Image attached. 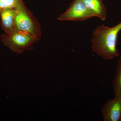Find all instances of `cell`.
Returning a JSON list of instances; mask_svg holds the SVG:
<instances>
[{
  "label": "cell",
  "instance_id": "obj_1",
  "mask_svg": "<svg viewBox=\"0 0 121 121\" xmlns=\"http://www.w3.org/2000/svg\"><path fill=\"white\" fill-rule=\"evenodd\" d=\"M121 30V22L112 27L104 25L97 27L93 32L91 50L105 60L119 56L117 48L118 35Z\"/></svg>",
  "mask_w": 121,
  "mask_h": 121
},
{
  "label": "cell",
  "instance_id": "obj_2",
  "mask_svg": "<svg viewBox=\"0 0 121 121\" xmlns=\"http://www.w3.org/2000/svg\"><path fill=\"white\" fill-rule=\"evenodd\" d=\"M39 37L28 33L14 29L2 34L1 40L4 46L17 54L32 49L33 45L39 40Z\"/></svg>",
  "mask_w": 121,
  "mask_h": 121
},
{
  "label": "cell",
  "instance_id": "obj_3",
  "mask_svg": "<svg viewBox=\"0 0 121 121\" xmlns=\"http://www.w3.org/2000/svg\"><path fill=\"white\" fill-rule=\"evenodd\" d=\"M15 9V29L25 32L39 37L41 36L40 25L21 0Z\"/></svg>",
  "mask_w": 121,
  "mask_h": 121
},
{
  "label": "cell",
  "instance_id": "obj_4",
  "mask_svg": "<svg viewBox=\"0 0 121 121\" xmlns=\"http://www.w3.org/2000/svg\"><path fill=\"white\" fill-rule=\"evenodd\" d=\"M95 17L81 0H73L69 8L58 18L61 21H83Z\"/></svg>",
  "mask_w": 121,
  "mask_h": 121
},
{
  "label": "cell",
  "instance_id": "obj_5",
  "mask_svg": "<svg viewBox=\"0 0 121 121\" xmlns=\"http://www.w3.org/2000/svg\"><path fill=\"white\" fill-rule=\"evenodd\" d=\"M101 112L104 121H121V96L107 101Z\"/></svg>",
  "mask_w": 121,
  "mask_h": 121
},
{
  "label": "cell",
  "instance_id": "obj_6",
  "mask_svg": "<svg viewBox=\"0 0 121 121\" xmlns=\"http://www.w3.org/2000/svg\"><path fill=\"white\" fill-rule=\"evenodd\" d=\"M85 6L94 15L102 21L107 17V9L102 0H81Z\"/></svg>",
  "mask_w": 121,
  "mask_h": 121
},
{
  "label": "cell",
  "instance_id": "obj_7",
  "mask_svg": "<svg viewBox=\"0 0 121 121\" xmlns=\"http://www.w3.org/2000/svg\"><path fill=\"white\" fill-rule=\"evenodd\" d=\"M15 9H4L0 11L1 23L5 33L10 32L15 29Z\"/></svg>",
  "mask_w": 121,
  "mask_h": 121
},
{
  "label": "cell",
  "instance_id": "obj_8",
  "mask_svg": "<svg viewBox=\"0 0 121 121\" xmlns=\"http://www.w3.org/2000/svg\"><path fill=\"white\" fill-rule=\"evenodd\" d=\"M114 97L121 96V56L117 63L115 76L112 82Z\"/></svg>",
  "mask_w": 121,
  "mask_h": 121
},
{
  "label": "cell",
  "instance_id": "obj_9",
  "mask_svg": "<svg viewBox=\"0 0 121 121\" xmlns=\"http://www.w3.org/2000/svg\"><path fill=\"white\" fill-rule=\"evenodd\" d=\"M21 0H0V11L16 9Z\"/></svg>",
  "mask_w": 121,
  "mask_h": 121
}]
</instances>
